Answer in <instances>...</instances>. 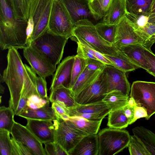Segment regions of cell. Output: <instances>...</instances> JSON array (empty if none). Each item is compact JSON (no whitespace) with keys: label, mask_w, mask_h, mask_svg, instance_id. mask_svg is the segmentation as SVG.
I'll use <instances>...</instances> for the list:
<instances>
[{"label":"cell","mask_w":155,"mask_h":155,"mask_svg":"<svg viewBox=\"0 0 155 155\" xmlns=\"http://www.w3.org/2000/svg\"><path fill=\"white\" fill-rule=\"evenodd\" d=\"M7 58V66L2 75L1 74L0 82H5L8 87L10 95L9 107L15 112L19 101L25 104L31 95H38L34 82L36 74L23 63L17 49H8Z\"/></svg>","instance_id":"obj_1"},{"label":"cell","mask_w":155,"mask_h":155,"mask_svg":"<svg viewBox=\"0 0 155 155\" xmlns=\"http://www.w3.org/2000/svg\"><path fill=\"white\" fill-rule=\"evenodd\" d=\"M54 1L32 0L27 22L28 45L48 30Z\"/></svg>","instance_id":"obj_2"},{"label":"cell","mask_w":155,"mask_h":155,"mask_svg":"<svg viewBox=\"0 0 155 155\" xmlns=\"http://www.w3.org/2000/svg\"><path fill=\"white\" fill-rule=\"evenodd\" d=\"M74 25L72 37L81 38L92 48L103 54L114 56L118 55L117 49L114 45L107 42L100 36L92 21L87 19L80 20Z\"/></svg>","instance_id":"obj_3"},{"label":"cell","mask_w":155,"mask_h":155,"mask_svg":"<svg viewBox=\"0 0 155 155\" xmlns=\"http://www.w3.org/2000/svg\"><path fill=\"white\" fill-rule=\"evenodd\" d=\"M69 38L56 35L48 30L30 44L44 55L55 67L62 58L65 45Z\"/></svg>","instance_id":"obj_4"},{"label":"cell","mask_w":155,"mask_h":155,"mask_svg":"<svg viewBox=\"0 0 155 155\" xmlns=\"http://www.w3.org/2000/svg\"><path fill=\"white\" fill-rule=\"evenodd\" d=\"M97 135L98 155H114L128 147L130 140L128 132L109 127L102 129Z\"/></svg>","instance_id":"obj_5"},{"label":"cell","mask_w":155,"mask_h":155,"mask_svg":"<svg viewBox=\"0 0 155 155\" xmlns=\"http://www.w3.org/2000/svg\"><path fill=\"white\" fill-rule=\"evenodd\" d=\"M28 21L17 20L14 23H0V47L2 50L24 49L28 45Z\"/></svg>","instance_id":"obj_6"},{"label":"cell","mask_w":155,"mask_h":155,"mask_svg":"<svg viewBox=\"0 0 155 155\" xmlns=\"http://www.w3.org/2000/svg\"><path fill=\"white\" fill-rule=\"evenodd\" d=\"M74 27L63 0H54L48 30L54 34L71 38Z\"/></svg>","instance_id":"obj_7"},{"label":"cell","mask_w":155,"mask_h":155,"mask_svg":"<svg viewBox=\"0 0 155 155\" xmlns=\"http://www.w3.org/2000/svg\"><path fill=\"white\" fill-rule=\"evenodd\" d=\"M54 142L69 155V153L85 136L88 135L73 126L68 120H54Z\"/></svg>","instance_id":"obj_8"},{"label":"cell","mask_w":155,"mask_h":155,"mask_svg":"<svg viewBox=\"0 0 155 155\" xmlns=\"http://www.w3.org/2000/svg\"><path fill=\"white\" fill-rule=\"evenodd\" d=\"M130 97L134 99L136 105L147 110L149 120L155 114V82L138 81L134 82L130 88Z\"/></svg>","instance_id":"obj_9"},{"label":"cell","mask_w":155,"mask_h":155,"mask_svg":"<svg viewBox=\"0 0 155 155\" xmlns=\"http://www.w3.org/2000/svg\"><path fill=\"white\" fill-rule=\"evenodd\" d=\"M107 94L106 75L103 70L98 77L74 98L77 104H86L103 101Z\"/></svg>","instance_id":"obj_10"},{"label":"cell","mask_w":155,"mask_h":155,"mask_svg":"<svg viewBox=\"0 0 155 155\" xmlns=\"http://www.w3.org/2000/svg\"><path fill=\"white\" fill-rule=\"evenodd\" d=\"M23 54L32 70L39 76L46 78L55 71L56 67L30 45L23 49Z\"/></svg>","instance_id":"obj_11"},{"label":"cell","mask_w":155,"mask_h":155,"mask_svg":"<svg viewBox=\"0 0 155 155\" xmlns=\"http://www.w3.org/2000/svg\"><path fill=\"white\" fill-rule=\"evenodd\" d=\"M137 43L142 44L147 49L146 41L136 32L125 15L117 24L113 45L118 50L122 46Z\"/></svg>","instance_id":"obj_12"},{"label":"cell","mask_w":155,"mask_h":155,"mask_svg":"<svg viewBox=\"0 0 155 155\" xmlns=\"http://www.w3.org/2000/svg\"><path fill=\"white\" fill-rule=\"evenodd\" d=\"M10 134L15 139L27 147L34 155H47L42 143L26 126L15 121Z\"/></svg>","instance_id":"obj_13"},{"label":"cell","mask_w":155,"mask_h":155,"mask_svg":"<svg viewBox=\"0 0 155 155\" xmlns=\"http://www.w3.org/2000/svg\"><path fill=\"white\" fill-rule=\"evenodd\" d=\"M104 71L107 84V93L114 91H119L128 96L130 90L126 72L111 65L106 64Z\"/></svg>","instance_id":"obj_14"},{"label":"cell","mask_w":155,"mask_h":155,"mask_svg":"<svg viewBox=\"0 0 155 155\" xmlns=\"http://www.w3.org/2000/svg\"><path fill=\"white\" fill-rule=\"evenodd\" d=\"M26 127L42 143L54 141L55 126L53 121L26 119Z\"/></svg>","instance_id":"obj_15"},{"label":"cell","mask_w":155,"mask_h":155,"mask_svg":"<svg viewBox=\"0 0 155 155\" xmlns=\"http://www.w3.org/2000/svg\"><path fill=\"white\" fill-rule=\"evenodd\" d=\"M74 58L75 56H68L59 64L52 78L51 91L61 86L70 88Z\"/></svg>","instance_id":"obj_16"},{"label":"cell","mask_w":155,"mask_h":155,"mask_svg":"<svg viewBox=\"0 0 155 155\" xmlns=\"http://www.w3.org/2000/svg\"><path fill=\"white\" fill-rule=\"evenodd\" d=\"M74 25L78 21L87 19L95 21L89 6L90 0H63Z\"/></svg>","instance_id":"obj_17"},{"label":"cell","mask_w":155,"mask_h":155,"mask_svg":"<svg viewBox=\"0 0 155 155\" xmlns=\"http://www.w3.org/2000/svg\"><path fill=\"white\" fill-rule=\"evenodd\" d=\"M146 48L142 44L137 43L122 46L118 50L122 52L138 68H142L147 71L149 66L145 57Z\"/></svg>","instance_id":"obj_18"},{"label":"cell","mask_w":155,"mask_h":155,"mask_svg":"<svg viewBox=\"0 0 155 155\" xmlns=\"http://www.w3.org/2000/svg\"><path fill=\"white\" fill-rule=\"evenodd\" d=\"M98 151L97 134H88L81 140L69 155H98Z\"/></svg>","instance_id":"obj_19"},{"label":"cell","mask_w":155,"mask_h":155,"mask_svg":"<svg viewBox=\"0 0 155 155\" xmlns=\"http://www.w3.org/2000/svg\"><path fill=\"white\" fill-rule=\"evenodd\" d=\"M68 109L70 117L81 113L98 114L106 116L111 111L103 101L84 104H78L75 106Z\"/></svg>","instance_id":"obj_20"},{"label":"cell","mask_w":155,"mask_h":155,"mask_svg":"<svg viewBox=\"0 0 155 155\" xmlns=\"http://www.w3.org/2000/svg\"><path fill=\"white\" fill-rule=\"evenodd\" d=\"M49 101L43 107L36 109H31L27 106L18 116L25 119L50 120L57 119L51 107L50 106Z\"/></svg>","instance_id":"obj_21"},{"label":"cell","mask_w":155,"mask_h":155,"mask_svg":"<svg viewBox=\"0 0 155 155\" xmlns=\"http://www.w3.org/2000/svg\"><path fill=\"white\" fill-rule=\"evenodd\" d=\"M126 14L125 0H112L107 13L103 17V22L117 24Z\"/></svg>","instance_id":"obj_22"},{"label":"cell","mask_w":155,"mask_h":155,"mask_svg":"<svg viewBox=\"0 0 155 155\" xmlns=\"http://www.w3.org/2000/svg\"><path fill=\"white\" fill-rule=\"evenodd\" d=\"M132 131L150 155H155V134L142 126L135 127Z\"/></svg>","instance_id":"obj_23"},{"label":"cell","mask_w":155,"mask_h":155,"mask_svg":"<svg viewBox=\"0 0 155 155\" xmlns=\"http://www.w3.org/2000/svg\"><path fill=\"white\" fill-rule=\"evenodd\" d=\"M48 98L51 102H61L64 103L68 108L74 107L78 104L71 89L63 86L59 87L51 91Z\"/></svg>","instance_id":"obj_24"},{"label":"cell","mask_w":155,"mask_h":155,"mask_svg":"<svg viewBox=\"0 0 155 155\" xmlns=\"http://www.w3.org/2000/svg\"><path fill=\"white\" fill-rule=\"evenodd\" d=\"M103 70H91L88 69L86 66L84 71L71 89L74 97L94 81L98 77Z\"/></svg>","instance_id":"obj_25"},{"label":"cell","mask_w":155,"mask_h":155,"mask_svg":"<svg viewBox=\"0 0 155 155\" xmlns=\"http://www.w3.org/2000/svg\"><path fill=\"white\" fill-rule=\"evenodd\" d=\"M70 123L78 129L88 134H97L102 120L99 121L89 120L77 116L70 117Z\"/></svg>","instance_id":"obj_26"},{"label":"cell","mask_w":155,"mask_h":155,"mask_svg":"<svg viewBox=\"0 0 155 155\" xmlns=\"http://www.w3.org/2000/svg\"><path fill=\"white\" fill-rule=\"evenodd\" d=\"M154 0H125L126 13L137 15L149 14Z\"/></svg>","instance_id":"obj_27"},{"label":"cell","mask_w":155,"mask_h":155,"mask_svg":"<svg viewBox=\"0 0 155 155\" xmlns=\"http://www.w3.org/2000/svg\"><path fill=\"white\" fill-rule=\"evenodd\" d=\"M129 96L120 91H114L108 93L103 100L107 104L111 111L123 108L127 104Z\"/></svg>","instance_id":"obj_28"},{"label":"cell","mask_w":155,"mask_h":155,"mask_svg":"<svg viewBox=\"0 0 155 155\" xmlns=\"http://www.w3.org/2000/svg\"><path fill=\"white\" fill-rule=\"evenodd\" d=\"M16 19L28 21L32 0H8Z\"/></svg>","instance_id":"obj_29"},{"label":"cell","mask_w":155,"mask_h":155,"mask_svg":"<svg viewBox=\"0 0 155 155\" xmlns=\"http://www.w3.org/2000/svg\"><path fill=\"white\" fill-rule=\"evenodd\" d=\"M103 55L113 64L114 66L126 73L134 71L138 68L122 52L118 51L116 56Z\"/></svg>","instance_id":"obj_30"},{"label":"cell","mask_w":155,"mask_h":155,"mask_svg":"<svg viewBox=\"0 0 155 155\" xmlns=\"http://www.w3.org/2000/svg\"><path fill=\"white\" fill-rule=\"evenodd\" d=\"M129 125L123 108L110 111L108 114L107 125L112 128L122 129Z\"/></svg>","instance_id":"obj_31"},{"label":"cell","mask_w":155,"mask_h":155,"mask_svg":"<svg viewBox=\"0 0 155 155\" xmlns=\"http://www.w3.org/2000/svg\"><path fill=\"white\" fill-rule=\"evenodd\" d=\"M112 0H90L89 6L95 21L103 18L107 13Z\"/></svg>","instance_id":"obj_32"},{"label":"cell","mask_w":155,"mask_h":155,"mask_svg":"<svg viewBox=\"0 0 155 155\" xmlns=\"http://www.w3.org/2000/svg\"><path fill=\"white\" fill-rule=\"evenodd\" d=\"M97 32L104 40L113 45L117 30V24H110L103 22L95 25Z\"/></svg>","instance_id":"obj_33"},{"label":"cell","mask_w":155,"mask_h":155,"mask_svg":"<svg viewBox=\"0 0 155 155\" xmlns=\"http://www.w3.org/2000/svg\"><path fill=\"white\" fill-rule=\"evenodd\" d=\"M14 110L10 107L4 106L0 107V129H3L11 132L15 121Z\"/></svg>","instance_id":"obj_34"},{"label":"cell","mask_w":155,"mask_h":155,"mask_svg":"<svg viewBox=\"0 0 155 155\" xmlns=\"http://www.w3.org/2000/svg\"><path fill=\"white\" fill-rule=\"evenodd\" d=\"M0 23H14L17 21L8 0H0Z\"/></svg>","instance_id":"obj_35"},{"label":"cell","mask_w":155,"mask_h":155,"mask_svg":"<svg viewBox=\"0 0 155 155\" xmlns=\"http://www.w3.org/2000/svg\"><path fill=\"white\" fill-rule=\"evenodd\" d=\"M86 66L85 59L77 54L75 56L72 72L70 89L74 85L79 77L84 71Z\"/></svg>","instance_id":"obj_36"},{"label":"cell","mask_w":155,"mask_h":155,"mask_svg":"<svg viewBox=\"0 0 155 155\" xmlns=\"http://www.w3.org/2000/svg\"><path fill=\"white\" fill-rule=\"evenodd\" d=\"M10 132L0 129V153L1 155H12Z\"/></svg>","instance_id":"obj_37"},{"label":"cell","mask_w":155,"mask_h":155,"mask_svg":"<svg viewBox=\"0 0 155 155\" xmlns=\"http://www.w3.org/2000/svg\"><path fill=\"white\" fill-rule=\"evenodd\" d=\"M130 155H150L141 143L133 135H130L128 146Z\"/></svg>","instance_id":"obj_38"},{"label":"cell","mask_w":155,"mask_h":155,"mask_svg":"<svg viewBox=\"0 0 155 155\" xmlns=\"http://www.w3.org/2000/svg\"><path fill=\"white\" fill-rule=\"evenodd\" d=\"M51 107L57 120L66 121L70 117L68 108L63 103L57 101L52 103Z\"/></svg>","instance_id":"obj_39"},{"label":"cell","mask_w":155,"mask_h":155,"mask_svg":"<svg viewBox=\"0 0 155 155\" xmlns=\"http://www.w3.org/2000/svg\"><path fill=\"white\" fill-rule=\"evenodd\" d=\"M11 142L12 155H34L27 147L12 136Z\"/></svg>","instance_id":"obj_40"},{"label":"cell","mask_w":155,"mask_h":155,"mask_svg":"<svg viewBox=\"0 0 155 155\" xmlns=\"http://www.w3.org/2000/svg\"><path fill=\"white\" fill-rule=\"evenodd\" d=\"M73 40L76 41L85 46L88 51L93 55L97 59L102 61L106 64L114 66L113 64L108 58L103 54L92 48L89 45L81 38L78 37H74Z\"/></svg>","instance_id":"obj_41"},{"label":"cell","mask_w":155,"mask_h":155,"mask_svg":"<svg viewBox=\"0 0 155 155\" xmlns=\"http://www.w3.org/2000/svg\"><path fill=\"white\" fill-rule=\"evenodd\" d=\"M49 101V98L47 99H44L38 95L33 94L28 99L26 106L31 109H38L43 107Z\"/></svg>","instance_id":"obj_42"},{"label":"cell","mask_w":155,"mask_h":155,"mask_svg":"<svg viewBox=\"0 0 155 155\" xmlns=\"http://www.w3.org/2000/svg\"><path fill=\"white\" fill-rule=\"evenodd\" d=\"M34 82L38 96L44 99H48L46 78L37 77L36 74L34 77Z\"/></svg>","instance_id":"obj_43"},{"label":"cell","mask_w":155,"mask_h":155,"mask_svg":"<svg viewBox=\"0 0 155 155\" xmlns=\"http://www.w3.org/2000/svg\"><path fill=\"white\" fill-rule=\"evenodd\" d=\"M44 144L45 149L47 155H68L59 144L54 141L47 143Z\"/></svg>","instance_id":"obj_44"},{"label":"cell","mask_w":155,"mask_h":155,"mask_svg":"<svg viewBox=\"0 0 155 155\" xmlns=\"http://www.w3.org/2000/svg\"><path fill=\"white\" fill-rule=\"evenodd\" d=\"M145 55L149 66V68L147 71L155 78V54L151 50L146 48Z\"/></svg>","instance_id":"obj_45"},{"label":"cell","mask_w":155,"mask_h":155,"mask_svg":"<svg viewBox=\"0 0 155 155\" xmlns=\"http://www.w3.org/2000/svg\"><path fill=\"white\" fill-rule=\"evenodd\" d=\"M85 59L86 67L88 69L91 70H103L106 65L104 63L97 59L92 58Z\"/></svg>","instance_id":"obj_46"},{"label":"cell","mask_w":155,"mask_h":155,"mask_svg":"<svg viewBox=\"0 0 155 155\" xmlns=\"http://www.w3.org/2000/svg\"><path fill=\"white\" fill-rule=\"evenodd\" d=\"M77 42L78 45L77 55L85 59L92 58L97 59L93 55L88 51L85 46L78 42L77 41Z\"/></svg>","instance_id":"obj_47"},{"label":"cell","mask_w":155,"mask_h":155,"mask_svg":"<svg viewBox=\"0 0 155 155\" xmlns=\"http://www.w3.org/2000/svg\"><path fill=\"white\" fill-rule=\"evenodd\" d=\"M135 106L131 107L127 104L123 108L124 113L128 120L129 125L134 123Z\"/></svg>","instance_id":"obj_48"},{"label":"cell","mask_w":155,"mask_h":155,"mask_svg":"<svg viewBox=\"0 0 155 155\" xmlns=\"http://www.w3.org/2000/svg\"><path fill=\"white\" fill-rule=\"evenodd\" d=\"M106 115L98 114H78L74 116L83 117L87 120L92 121H99L103 120ZM73 117V116H72Z\"/></svg>","instance_id":"obj_49"},{"label":"cell","mask_w":155,"mask_h":155,"mask_svg":"<svg viewBox=\"0 0 155 155\" xmlns=\"http://www.w3.org/2000/svg\"><path fill=\"white\" fill-rule=\"evenodd\" d=\"M147 116V110L144 108L137 105L135 106L134 123L138 119L143 117L146 118Z\"/></svg>","instance_id":"obj_50"},{"label":"cell","mask_w":155,"mask_h":155,"mask_svg":"<svg viewBox=\"0 0 155 155\" xmlns=\"http://www.w3.org/2000/svg\"><path fill=\"white\" fill-rule=\"evenodd\" d=\"M127 104L132 107L136 105V103L134 98L130 97L129 98Z\"/></svg>","instance_id":"obj_51"},{"label":"cell","mask_w":155,"mask_h":155,"mask_svg":"<svg viewBox=\"0 0 155 155\" xmlns=\"http://www.w3.org/2000/svg\"><path fill=\"white\" fill-rule=\"evenodd\" d=\"M155 9V0H154L151 6V12ZM150 12V13H151Z\"/></svg>","instance_id":"obj_52"},{"label":"cell","mask_w":155,"mask_h":155,"mask_svg":"<svg viewBox=\"0 0 155 155\" xmlns=\"http://www.w3.org/2000/svg\"><path fill=\"white\" fill-rule=\"evenodd\" d=\"M5 87L1 84L0 85V93L1 94H3L4 92Z\"/></svg>","instance_id":"obj_53"},{"label":"cell","mask_w":155,"mask_h":155,"mask_svg":"<svg viewBox=\"0 0 155 155\" xmlns=\"http://www.w3.org/2000/svg\"><path fill=\"white\" fill-rule=\"evenodd\" d=\"M155 12V9L153 10L150 13H154V12Z\"/></svg>","instance_id":"obj_54"},{"label":"cell","mask_w":155,"mask_h":155,"mask_svg":"<svg viewBox=\"0 0 155 155\" xmlns=\"http://www.w3.org/2000/svg\"><path fill=\"white\" fill-rule=\"evenodd\" d=\"M154 40H155V36L154 37Z\"/></svg>","instance_id":"obj_55"}]
</instances>
